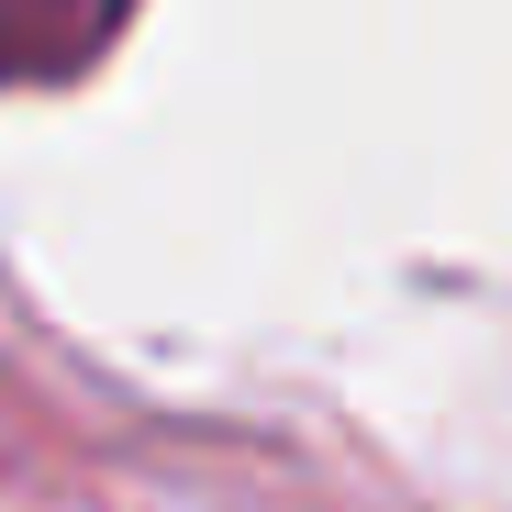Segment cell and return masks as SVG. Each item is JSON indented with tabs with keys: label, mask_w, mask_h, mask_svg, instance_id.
<instances>
[{
	"label": "cell",
	"mask_w": 512,
	"mask_h": 512,
	"mask_svg": "<svg viewBox=\"0 0 512 512\" xmlns=\"http://www.w3.org/2000/svg\"><path fill=\"white\" fill-rule=\"evenodd\" d=\"M78 12H90V23H112V0H78Z\"/></svg>",
	"instance_id": "cell-1"
}]
</instances>
